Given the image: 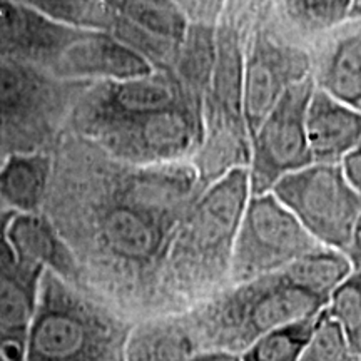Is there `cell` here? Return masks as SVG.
Returning <instances> with one entry per match:
<instances>
[{
	"mask_svg": "<svg viewBox=\"0 0 361 361\" xmlns=\"http://www.w3.org/2000/svg\"><path fill=\"white\" fill-rule=\"evenodd\" d=\"M251 197L250 169H234L202 189L180 218L164 284L168 314H183L223 290L234 243Z\"/></svg>",
	"mask_w": 361,
	"mask_h": 361,
	"instance_id": "cell-1",
	"label": "cell"
},
{
	"mask_svg": "<svg viewBox=\"0 0 361 361\" xmlns=\"http://www.w3.org/2000/svg\"><path fill=\"white\" fill-rule=\"evenodd\" d=\"M322 300L296 286L284 271L231 284L183 313L201 351L241 355L271 329L318 314Z\"/></svg>",
	"mask_w": 361,
	"mask_h": 361,
	"instance_id": "cell-2",
	"label": "cell"
},
{
	"mask_svg": "<svg viewBox=\"0 0 361 361\" xmlns=\"http://www.w3.org/2000/svg\"><path fill=\"white\" fill-rule=\"evenodd\" d=\"M130 329L123 316L47 278L40 284L27 361H124Z\"/></svg>",
	"mask_w": 361,
	"mask_h": 361,
	"instance_id": "cell-3",
	"label": "cell"
},
{
	"mask_svg": "<svg viewBox=\"0 0 361 361\" xmlns=\"http://www.w3.org/2000/svg\"><path fill=\"white\" fill-rule=\"evenodd\" d=\"M271 192L319 245L346 252L361 213V194L340 164H311L288 174Z\"/></svg>",
	"mask_w": 361,
	"mask_h": 361,
	"instance_id": "cell-4",
	"label": "cell"
},
{
	"mask_svg": "<svg viewBox=\"0 0 361 361\" xmlns=\"http://www.w3.org/2000/svg\"><path fill=\"white\" fill-rule=\"evenodd\" d=\"M322 247L273 192L251 196L234 243L233 284L278 273Z\"/></svg>",
	"mask_w": 361,
	"mask_h": 361,
	"instance_id": "cell-5",
	"label": "cell"
},
{
	"mask_svg": "<svg viewBox=\"0 0 361 361\" xmlns=\"http://www.w3.org/2000/svg\"><path fill=\"white\" fill-rule=\"evenodd\" d=\"M314 89V75L293 85L251 137V196L271 192L288 174L313 164L306 112Z\"/></svg>",
	"mask_w": 361,
	"mask_h": 361,
	"instance_id": "cell-6",
	"label": "cell"
},
{
	"mask_svg": "<svg viewBox=\"0 0 361 361\" xmlns=\"http://www.w3.org/2000/svg\"><path fill=\"white\" fill-rule=\"evenodd\" d=\"M308 51L271 30L268 25L252 29L245 51L243 109L252 137L271 109L293 85L313 78Z\"/></svg>",
	"mask_w": 361,
	"mask_h": 361,
	"instance_id": "cell-7",
	"label": "cell"
},
{
	"mask_svg": "<svg viewBox=\"0 0 361 361\" xmlns=\"http://www.w3.org/2000/svg\"><path fill=\"white\" fill-rule=\"evenodd\" d=\"M126 121V147L142 161L166 162L188 154L202 135L201 119L189 104Z\"/></svg>",
	"mask_w": 361,
	"mask_h": 361,
	"instance_id": "cell-8",
	"label": "cell"
},
{
	"mask_svg": "<svg viewBox=\"0 0 361 361\" xmlns=\"http://www.w3.org/2000/svg\"><path fill=\"white\" fill-rule=\"evenodd\" d=\"M197 183L200 174L191 166L142 169L129 178L123 204L144 211L173 228L192 204Z\"/></svg>",
	"mask_w": 361,
	"mask_h": 361,
	"instance_id": "cell-9",
	"label": "cell"
},
{
	"mask_svg": "<svg viewBox=\"0 0 361 361\" xmlns=\"http://www.w3.org/2000/svg\"><path fill=\"white\" fill-rule=\"evenodd\" d=\"M313 164H341L361 141V111L316 87L306 112Z\"/></svg>",
	"mask_w": 361,
	"mask_h": 361,
	"instance_id": "cell-10",
	"label": "cell"
},
{
	"mask_svg": "<svg viewBox=\"0 0 361 361\" xmlns=\"http://www.w3.org/2000/svg\"><path fill=\"white\" fill-rule=\"evenodd\" d=\"M40 274L0 263V355L27 361V340L37 313Z\"/></svg>",
	"mask_w": 361,
	"mask_h": 361,
	"instance_id": "cell-11",
	"label": "cell"
},
{
	"mask_svg": "<svg viewBox=\"0 0 361 361\" xmlns=\"http://www.w3.org/2000/svg\"><path fill=\"white\" fill-rule=\"evenodd\" d=\"M62 71L74 75H104L116 82L154 72L151 61L137 49L114 39L92 35L71 45L62 59Z\"/></svg>",
	"mask_w": 361,
	"mask_h": 361,
	"instance_id": "cell-12",
	"label": "cell"
},
{
	"mask_svg": "<svg viewBox=\"0 0 361 361\" xmlns=\"http://www.w3.org/2000/svg\"><path fill=\"white\" fill-rule=\"evenodd\" d=\"M17 266L29 273L54 271L64 281L78 279V266L52 228L35 214H20L7 229Z\"/></svg>",
	"mask_w": 361,
	"mask_h": 361,
	"instance_id": "cell-13",
	"label": "cell"
},
{
	"mask_svg": "<svg viewBox=\"0 0 361 361\" xmlns=\"http://www.w3.org/2000/svg\"><path fill=\"white\" fill-rule=\"evenodd\" d=\"M245 51L246 44L243 42V34L239 32L238 27L226 25L216 44L213 96H211L213 124L246 126L245 109H243Z\"/></svg>",
	"mask_w": 361,
	"mask_h": 361,
	"instance_id": "cell-14",
	"label": "cell"
},
{
	"mask_svg": "<svg viewBox=\"0 0 361 361\" xmlns=\"http://www.w3.org/2000/svg\"><path fill=\"white\" fill-rule=\"evenodd\" d=\"M201 353L183 314L157 316L133 324L124 361H189Z\"/></svg>",
	"mask_w": 361,
	"mask_h": 361,
	"instance_id": "cell-15",
	"label": "cell"
},
{
	"mask_svg": "<svg viewBox=\"0 0 361 361\" xmlns=\"http://www.w3.org/2000/svg\"><path fill=\"white\" fill-rule=\"evenodd\" d=\"M171 229V226L154 216L121 204L107 214L104 236L117 255L126 259L139 261V264H147L146 261L159 255Z\"/></svg>",
	"mask_w": 361,
	"mask_h": 361,
	"instance_id": "cell-16",
	"label": "cell"
},
{
	"mask_svg": "<svg viewBox=\"0 0 361 361\" xmlns=\"http://www.w3.org/2000/svg\"><path fill=\"white\" fill-rule=\"evenodd\" d=\"M112 104L116 111L124 116V119H130V117L154 114L188 102L184 101L178 79L166 72L154 71L142 78L117 82L112 94Z\"/></svg>",
	"mask_w": 361,
	"mask_h": 361,
	"instance_id": "cell-17",
	"label": "cell"
},
{
	"mask_svg": "<svg viewBox=\"0 0 361 361\" xmlns=\"http://www.w3.org/2000/svg\"><path fill=\"white\" fill-rule=\"evenodd\" d=\"M51 162L40 154H12L0 169V196L22 214H34L44 200Z\"/></svg>",
	"mask_w": 361,
	"mask_h": 361,
	"instance_id": "cell-18",
	"label": "cell"
},
{
	"mask_svg": "<svg viewBox=\"0 0 361 361\" xmlns=\"http://www.w3.org/2000/svg\"><path fill=\"white\" fill-rule=\"evenodd\" d=\"M314 82L329 96L361 111V30L333 45Z\"/></svg>",
	"mask_w": 361,
	"mask_h": 361,
	"instance_id": "cell-19",
	"label": "cell"
},
{
	"mask_svg": "<svg viewBox=\"0 0 361 361\" xmlns=\"http://www.w3.org/2000/svg\"><path fill=\"white\" fill-rule=\"evenodd\" d=\"M283 271L296 286L328 306L331 293L353 273V266L345 252L322 246Z\"/></svg>",
	"mask_w": 361,
	"mask_h": 361,
	"instance_id": "cell-20",
	"label": "cell"
},
{
	"mask_svg": "<svg viewBox=\"0 0 361 361\" xmlns=\"http://www.w3.org/2000/svg\"><path fill=\"white\" fill-rule=\"evenodd\" d=\"M319 313L271 329L243 351L239 358L241 361H301L318 324Z\"/></svg>",
	"mask_w": 361,
	"mask_h": 361,
	"instance_id": "cell-21",
	"label": "cell"
},
{
	"mask_svg": "<svg viewBox=\"0 0 361 361\" xmlns=\"http://www.w3.org/2000/svg\"><path fill=\"white\" fill-rule=\"evenodd\" d=\"M126 17L137 27L139 32L156 44L178 47L188 34V22L183 12L173 4L134 2L124 4Z\"/></svg>",
	"mask_w": 361,
	"mask_h": 361,
	"instance_id": "cell-22",
	"label": "cell"
},
{
	"mask_svg": "<svg viewBox=\"0 0 361 361\" xmlns=\"http://www.w3.org/2000/svg\"><path fill=\"white\" fill-rule=\"evenodd\" d=\"M284 19L306 34L323 32L348 20L351 0H295L283 2Z\"/></svg>",
	"mask_w": 361,
	"mask_h": 361,
	"instance_id": "cell-23",
	"label": "cell"
},
{
	"mask_svg": "<svg viewBox=\"0 0 361 361\" xmlns=\"http://www.w3.org/2000/svg\"><path fill=\"white\" fill-rule=\"evenodd\" d=\"M326 311L361 360V269H353V273L331 293Z\"/></svg>",
	"mask_w": 361,
	"mask_h": 361,
	"instance_id": "cell-24",
	"label": "cell"
},
{
	"mask_svg": "<svg viewBox=\"0 0 361 361\" xmlns=\"http://www.w3.org/2000/svg\"><path fill=\"white\" fill-rule=\"evenodd\" d=\"M301 361H361L326 308L319 313L318 324Z\"/></svg>",
	"mask_w": 361,
	"mask_h": 361,
	"instance_id": "cell-25",
	"label": "cell"
},
{
	"mask_svg": "<svg viewBox=\"0 0 361 361\" xmlns=\"http://www.w3.org/2000/svg\"><path fill=\"white\" fill-rule=\"evenodd\" d=\"M24 79L11 64L0 61V109L13 107L24 96Z\"/></svg>",
	"mask_w": 361,
	"mask_h": 361,
	"instance_id": "cell-26",
	"label": "cell"
},
{
	"mask_svg": "<svg viewBox=\"0 0 361 361\" xmlns=\"http://www.w3.org/2000/svg\"><path fill=\"white\" fill-rule=\"evenodd\" d=\"M340 166L351 188L361 194V141L358 142V146L351 149L348 154L343 157Z\"/></svg>",
	"mask_w": 361,
	"mask_h": 361,
	"instance_id": "cell-27",
	"label": "cell"
},
{
	"mask_svg": "<svg viewBox=\"0 0 361 361\" xmlns=\"http://www.w3.org/2000/svg\"><path fill=\"white\" fill-rule=\"evenodd\" d=\"M348 256L353 269H361V213L356 219V224L353 228V234H351V241L348 250L345 252Z\"/></svg>",
	"mask_w": 361,
	"mask_h": 361,
	"instance_id": "cell-28",
	"label": "cell"
},
{
	"mask_svg": "<svg viewBox=\"0 0 361 361\" xmlns=\"http://www.w3.org/2000/svg\"><path fill=\"white\" fill-rule=\"evenodd\" d=\"M189 361H241V358L226 351H201Z\"/></svg>",
	"mask_w": 361,
	"mask_h": 361,
	"instance_id": "cell-29",
	"label": "cell"
},
{
	"mask_svg": "<svg viewBox=\"0 0 361 361\" xmlns=\"http://www.w3.org/2000/svg\"><path fill=\"white\" fill-rule=\"evenodd\" d=\"M348 20H361V0H355V2H351Z\"/></svg>",
	"mask_w": 361,
	"mask_h": 361,
	"instance_id": "cell-30",
	"label": "cell"
},
{
	"mask_svg": "<svg viewBox=\"0 0 361 361\" xmlns=\"http://www.w3.org/2000/svg\"><path fill=\"white\" fill-rule=\"evenodd\" d=\"M0 361H7V360H6V358H4V356H2V355H0Z\"/></svg>",
	"mask_w": 361,
	"mask_h": 361,
	"instance_id": "cell-31",
	"label": "cell"
}]
</instances>
